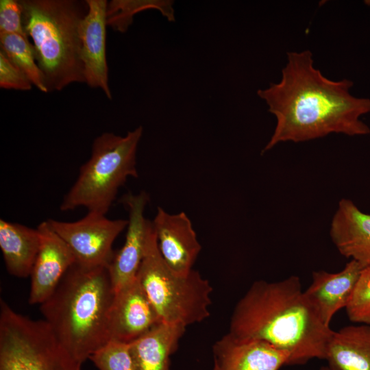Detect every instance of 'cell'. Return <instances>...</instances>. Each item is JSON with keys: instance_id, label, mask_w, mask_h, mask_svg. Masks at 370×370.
Masks as SVG:
<instances>
[{"instance_id": "1", "label": "cell", "mask_w": 370, "mask_h": 370, "mask_svg": "<svg viewBox=\"0 0 370 370\" xmlns=\"http://www.w3.org/2000/svg\"><path fill=\"white\" fill-rule=\"evenodd\" d=\"M353 84L347 79L324 76L314 67L310 50L288 52L280 81L257 91L276 119L262 153L283 142L308 141L332 133L370 134V127L360 119L370 112V99L352 95Z\"/></svg>"}, {"instance_id": "2", "label": "cell", "mask_w": 370, "mask_h": 370, "mask_svg": "<svg viewBox=\"0 0 370 370\" xmlns=\"http://www.w3.org/2000/svg\"><path fill=\"white\" fill-rule=\"evenodd\" d=\"M333 332L308 300L296 275L278 282H254L236 304L229 330L288 352V365L324 359Z\"/></svg>"}, {"instance_id": "3", "label": "cell", "mask_w": 370, "mask_h": 370, "mask_svg": "<svg viewBox=\"0 0 370 370\" xmlns=\"http://www.w3.org/2000/svg\"><path fill=\"white\" fill-rule=\"evenodd\" d=\"M114 295L107 267L75 263L40 304L43 320L82 364L110 341L108 315Z\"/></svg>"}, {"instance_id": "4", "label": "cell", "mask_w": 370, "mask_h": 370, "mask_svg": "<svg viewBox=\"0 0 370 370\" xmlns=\"http://www.w3.org/2000/svg\"><path fill=\"white\" fill-rule=\"evenodd\" d=\"M23 25L49 91L85 82L80 25L87 5L73 0H20Z\"/></svg>"}, {"instance_id": "5", "label": "cell", "mask_w": 370, "mask_h": 370, "mask_svg": "<svg viewBox=\"0 0 370 370\" xmlns=\"http://www.w3.org/2000/svg\"><path fill=\"white\" fill-rule=\"evenodd\" d=\"M143 131L139 126L124 136L110 132L98 136L89 159L80 166L77 180L64 196L60 210L84 207L106 214L119 189L129 177H138L136 152Z\"/></svg>"}, {"instance_id": "6", "label": "cell", "mask_w": 370, "mask_h": 370, "mask_svg": "<svg viewBox=\"0 0 370 370\" xmlns=\"http://www.w3.org/2000/svg\"><path fill=\"white\" fill-rule=\"evenodd\" d=\"M137 278L161 323L187 327L210 315L213 288L209 281L194 269L182 275L168 266L160 253L151 221Z\"/></svg>"}, {"instance_id": "7", "label": "cell", "mask_w": 370, "mask_h": 370, "mask_svg": "<svg viewBox=\"0 0 370 370\" xmlns=\"http://www.w3.org/2000/svg\"><path fill=\"white\" fill-rule=\"evenodd\" d=\"M42 320L0 301V370H82Z\"/></svg>"}, {"instance_id": "8", "label": "cell", "mask_w": 370, "mask_h": 370, "mask_svg": "<svg viewBox=\"0 0 370 370\" xmlns=\"http://www.w3.org/2000/svg\"><path fill=\"white\" fill-rule=\"evenodd\" d=\"M47 221L68 245L75 263L86 267H108L114 254L113 243L128 225V220L110 219L106 214L91 211L73 222Z\"/></svg>"}, {"instance_id": "9", "label": "cell", "mask_w": 370, "mask_h": 370, "mask_svg": "<svg viewBox=\"0 0 370 370\" xmlns=\"http://www.w3.org/2000/svg\"><path fill=\"white\" fill-rule=\"evenodd\" d=\"M149 201L147 194L125 195L121 201L128 212V225L125 243L108 266L114 293L134 281L140 269L145 253V247L149 220L144 216Z\"/></svg>"}, {"instance_id": "10", "label": "cell", "mask_w": 370, "mask_h": 370, "mask_svg": "<svg viewBox=\"0 0 370 370\" xmlns=\"http://www.w3.org/2000/svg\"><path fill=\"white\" fill-rule=\"evenodd\" d=\"M159 323L137 278L114 293L108 315L110 341L131 343Z\"/></svg>"}, {"instance_id": "11", "label": "cell", "mask_w": 370, "mask_h": 370, "mask_svg": "<svg viewBox=\"0 0 370 370\" xmlns=\"http://www.w3.org/2000/svg\"><path fill=\"white\" fill-rule=\"evenodd\" d=\"M215 370H280L290 355L269 343L228 332L212 346Z\"/></svg>"}, {"instance_id": "12", "label": "cell", "mask_w": 370, "mask_h": 370, "mask_svg": "<svg viewBox=\"0 0 370 370\" xmlns=\"http://www.w3.org/2000/svg\"><path fill=\"white\" fill-rule=\"evenodd\" d=\"M41 242L30 278L29 302L41 304L57 287L75 258L65 241L50 227L47 221L37 227Z\"/></svg>"}, {"instance_id": "13", "label": "cell", "mask_w": 370, "mask_h": 370, "mask_svg": "<svg viewBox=\"0 0 370 370\" xmlns=\"http://www.w3.org/2000/svg\"><path fill=\"white\" fill-rule=\"evenodd\" d=\"M152 224L165 262L175 272L188 274L201 249L190 219L184 212L169 214L158 207Z\"/></svg>"}, {"instance_id": "14", "label": "cell", "mask_w": 370, "mask_h": 370, "mask_svg": "<svg viewBox=\"0 0 370 370\" xmlns=\"http://www.w3.org/2000/svg\"><path fill=\"white\" fill-rule=\"evenodd\" d=\"M87 12L80 25L81 59L85 82L101 89L112 99L106 56L107 6L106 0H86Z\"/></svg>"}, {"instance_id": "15", "label": "cell", "mask_w": 370, "mask_h": 370, "mask_svg": "<svg viewBox=\"0 0 370 370\" xmlns=\"http://www.w3.org/2000/svg\"><path fill=\"white\" fill-rule=\"evenodd\" d=\"M362 269L358 262L351 260L336 273L323 270L312 272V282L304 292L327 325L330 326L339 310L347 306Z\"/></svg>"}, {"instance_id": "16", "label": "cell", "mask_w": 370, "mask_h": 370, "mask_svg": "<svg viewBox=\"0 0 370 370\" xmlns=\"http://www.w3.org/2000/svg\"><path fill=\"white\" fill-rule=\"evenodd\" d=\"M330 235L339 253L370 267V214L363 213L348 199L339 201L332 217Z\"/></svg>"}, {"instance_id": "17", "label": "cell", "mask_w": 370, "mask_h": 370, "mask_svg": "<svg viewBox=\"0 0 370 370\" xmlns=\"http://www.w3.org/2000/svg\"><path fill=\"white\" fill-rule=\"evenodd\" d=\"M41 242L38 229L0 219V248L8 272L30 276Z\"/></svg>"}, {"instance_id": "18", "label": "cell", "mask_w": 370, "mask_h": 370, "mask_svg": "<svg viewBox=\"0 0 370 370\" xmlns=\"http://www.w3.org/2000/svg\"><path fill=\"white\" fill-rule=\"evenodd\" d=\"M324 360L331 370H370V325H350L334 331Z\"/></svg>"}, {"instance_id": "19", "label": "cell", "mask_w": 370, "mask_h": 370, "mask_svg": "<svg viewBox=\"0 0 370 370\" xmlns=\"http://www.w3.org/2000/svg\"><path fill=\"white\" fill-rule=\"evenodd\" d=\"M186 327L159 323L130 343L137 370H171V356L178 348Z\"/></svg>"}, {"instance_id": "20", "label": "cell", "mask_w": 370, "mask_h": 370, "mask_svg": "<svg viewBox=\"0 0 370 370\" xmlns=\"http://www.w3.org/2000/svg\"><path fill=\"white\" fill-rule=\"evenodd\" d=\"M173 0H112L108 3L107 25L114 30L125 32L140 12L154 9L161 12L169 22L175 21Z\"/></svg>"}, {"instance_id": "21", "label": "cell", "mask_w": 370, "mask_h": 370, "mask_svg": "<svg viewBox=\"0 0 370 370\" xmlns=\"http://www.w3.org/2000/svg\"><path fill=\"white\" fill-rule=\"evenodd\" d=\"M1 51L19 69L39 90L47 92L45 77L40 69L29 39L16 34H0Z\"/></svg>"}, {"instance_id": "22", "label": "cell", "mask_w": 370, "mask_h": 370, "mask_svg": "<svg viewBox=\"0 0 370 370\" xmlns=\"http://www.w3.org/2000/svg\"><path fill=\"white\" fill-rule=\"evenodd\" d=\"M89 360L99 370H137L130 343L111 340Z\"/></svg>"}, {"instance_id": "23", "label": "cell", "mask_w": 370, "mask_h": 370, "mask_svg": "<svg viewBox=\"0 0 370 370\" xmlns=\"http://www.w3.org/2000/svg\"><path fill=\"white\" fill-rule=\"evenodd\" d=\"M345 309L352 322L370 325V267L362 269Z\"/></svg>"}, {"instance_id": "24", "label": "cell", "mask_w": 370, "mask_h": 370, "mask_svg": "<svg viewBox=\"0 0 370 370\" xmlns=\"http://www.w3.org/2000/svg\"><path fill=\"white\" fill-rule=\"evenodd\" d=\"M0 34H16L27 38L23 25L19 1H0Z\"/></svg>"}, {"instance_id": "25", "label": "cell", "mask_w": 370, "mask_h": 370, "mask_svg": "<svg viewBox=\"0 0 370 370\" xmlns=\"http://www.w3.org/2000/svg\"><path fill=\"white\" fill-rule=\"evenodd\" d=\"M32 85L28 77L0 51V87L25 91L31 90Z\"/></svg>"}, {"instance_id": "26", "label": "cell", "mask_w": 370, "mask_h": 370, "mask_svg": "<svg viewBox=\"0 0 370 370\" xmlns=\"http://www.w3.org/2000/svg\"><path fill=\"white\" fill-rule=\"evenodd\" d=\"M320 370H331L328 366L322 367Z\"/></svg>"}, {"instance_id": "27", "label": "cell", "mask_w": 370, "mask_h": 370, "mask_svg": "<svg viewBox=\"0 0 370 370\" xmlns=\"http://www.w3.org/2000/svg\"><path fill=\"white\" fill-rule=\"evenodd\" d=\"M212 370H215V369L213 368Z\"/></svg>"}]
</instances>
